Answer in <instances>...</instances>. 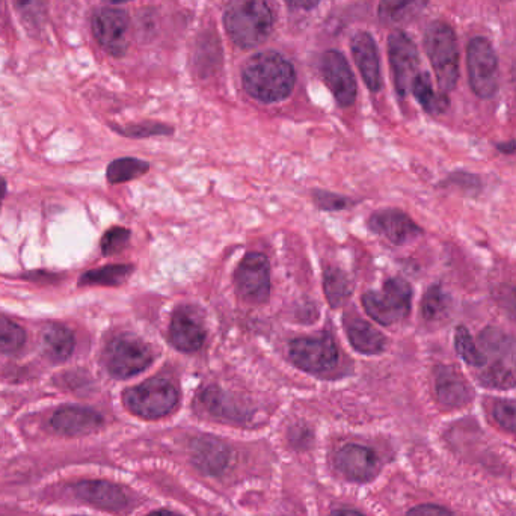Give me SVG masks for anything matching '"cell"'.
Masks as SVG:
<instances>
[{"mask_svg": "<svg viewBox=\"0 0 516 516\" xmlns=\"http://www.w3.org/2000/svg\"><path fill=\"white\" fill-rule=\"evenodd\" d=\"M242 82L252 99L262 103L281 102L295 88V68L280 53H258L243 67Z\"/></svg>", "mask_w": 516, "mask_h": 516, "instance_id": "6da1fadb", "label": "cell"}, {"mask_svg": "<svg viewBox=\"0 0 516 516\" xmlns=\"http://www.w3.org/2000/svg\"><path fill=\"white\" fill-rule=\"evenodd\" d=\"M224 23L237 46L251 49L265 43L274 31L275 11L269 0H231Z\"/></svg>", "mask_w": 516, "mask_h": 516, "instance_id": "7a4b0ae2", "label": "cell"}, {"mask_svg": "<svg viewBox=\"0 0 516 516\" xmlns=\"http://www.w3.org/2000/svg\"><path fill=\"white\" fill-rule=\"evenodd\" d=\"M480 352L485 357L477 370L480 384L488 388L509 390L516 385V340L498 328H486L479 337Z\"/></svg>", "mask_w": 516, "mask_h": 516, "instance_id": "3957f363", "label": "cell"}, {"mask_svg": "<svg viewBox=\"0 0 516 516\" xmlns=\"http://www.w3.org/2000/svg\"><path fill=\"white\" fill-rule=\"evenodd\" d=\"M424 49L434 67L438 85L444 93H449L455 88L459 77V50L455 31L447 23H432L424 35Z\"/></svg>", "mask_w": 516, "mask_h": 516, "instance_id": "277c9868", "label": "cell"}, {"mask_svg": "<svg viewBox=\"0 0 516 516\" xmlns=\"http://www.w3.org/2000/svg\"><path fill=\"white\" fill-rule=\"evenodd\" d=\"M179 403V391L168 379L151 378L124 393V405L130 412L147 420L171 414Z\"/></svg>", "mask_w": 516, "mask_h": 516, "instance_id": "5b68a950", "label": "cell"}, {"mask_svg": "<svg viewBox=\"0 0 516 516\" xmlns=\"http://www.w3.org/2000/svg\"><path fill=\"white\" fill-rule=\"evenodd\" d=\"M411 301V286L402 278H391L379 292H369L363 296L364 310L385 326L405 319L411 311Z\"/></svg>", "mask_w": 516, "mask_h": 516, "instance_id": "8992f818", "label": "cell"}, {"mask_svg": "<svg viewBox=\"0 0 516 516\" xmlns=\"http://www.w3.org/2000/svg\"><path fill=\"white\" fill-rule=\"evenodd\" d=\"M105 364L114 378L127 379L147 370L153 355L144 341L133 335H118L105 349Z\"/></svg>", "mask_w": 516, "mask_h": 516, "instance_id": "52a82bcc", "label": "cell"}, {"mask_svg": "<svg viewBox=\"0 0 516 516\" xmlns=\"http://www.w3.org/2000/svg\"><path fill=\"white\" fill-rule=\"evenodd\" d=\"M290 358L304 372L328 375L337 367L338 351L334 340L328 335L302 337L290 344Z\"/></svg>", "mask_w": 516, "mask_h": 516, "instance_id": "ba28073f", "label": "cell"}, {"mask_svg": "<svg viewBox=\"0 0 516 516\" xmlns=\"http://www.w3.org/2000/svg\"><path fill=\"white\" fill-rule=\"evenodd\" d=\"M468 77L471 90L482 99L494 96L498 88V62L491 43L476 37L468 44Z\"/></svg>", "mask_w": 516, "mask_h": 516, "instance_id": "9c48e42d", "label": "cell"}, {"mask_svg": "<svg viewBox=\"0 0 516 516\" xmlns=\"http://www.w3.org/2000/svg\"><path fill=\"white\" fill-rule=\"evenodd\" d=\"M240 295L249 302H265L271 293V266L266 255L251 252L245 255L234 274Z\"/></svg>", "mask_w": 516, "mask_h": 516, "instance_id": "30bf717a", "label": "cell"}, {"mask_svg": "<svg viewBox=\"0 0 516 516\" xmlns=\"http://www.w3.org/2000/svg\"><path fill=\"white\" fill-rule=\"evenodd\" d=\"M388 55L397 93L400 97H405L411 90L415 77L420 74L417 47L405 32H393L388 38Z\"/></svg>", "mask_w": 516, "mask_h": 516, "instance_id": "8fae6325", "label": "cell"}, {"mask_svg": "<svg viewBox=\"0 0 516 516\" xmlns=\"http://www.w3.org/2000/svg\"><path fill=\"white\" fill-rule=\"evenodd\" d=\"M320 70H322L323 80L334 94L338 105L343 108L354 105L357 100V82L348 59L340 52L329 50L323 53Z\"/></svg>", "mask_w": 516, "mask_h": 516, "instance_id": "7c38bea8", "label": "cell"}, {"mask_svg": "<svg viewBox=\"0 0 516 516\" xmlns=\"http://www.w3.org/2000/svg\"><path fill=\"white\" fill-rule=\"evenodd\" d=\"M129 16L117 8H102L93 17V34L103 49L115 56L124 55L127 49Z\"/></svg>", "mask_w": 516, "mask_h": 516, "instance_id": "4fadbf2b", "label": "cell"}, {"mask_svg": "<svg viewBox=\"0 0 516 516\" xmlns=\"http://www.w3.org/2000/svg\"><path fill=\"white\" fill-rule=\"evenodd\" d=\"M103 426V417L99 412L82 406H65L53 414L52 427L67 437L90 435Z\"/></svg>", "mask_w": 516, "mask_h": 516, "instance_id": "5bb4252c", "label": "cell"}, {"mask_svg": "<svg viewBox=\"0 0 516 516\" xmlns=\"http://www.w3.org/2000/svg\"><path fill=\"white\" fill-rule=\"evenodd\" d=\"M352 55L357 62L358 70L363 76L364 83L373 93L382 88L381 61L378 47L369 32H357L351 41Z\"/></svg>", "mask_w": 516, "mask_h": 516, "instance_id": "9a60e30c", "label": "cell"}, {"mask_svg": "<svg viewBox=\"0 0 516 516\" xmlns=\"http://www.w3.org/2000/svg\"><path fill=\"white\" fill-rule=\"evenodd\" d=\"M370 228L396 245L420 236L421 228L406 213L396 209L381 210L370 218Z\"/></svg>", "mask_w": 516, "mask_h": 516, "instance_id": "2e32d148", "label": "cell"}, {"mask_svg": "<svg viewBox=\"0 0 516 516\" xmlns=\"http://www.w3.org/2000/svg\"><path fill=\"white\" fill-rule=\"evenodd\" d=\"M74 495L85 503L93 504L100 509L118 510L126 509L129 500L120 486L105 480H83L73 486Z\"/></svg>", "mask_w": 516, "mask_h": 516, "instance_id": "e0dca14e", "label": "cell"}, {"mask_svg": "<svg viewBox=\"0 0 516 516\" xmlns=\"http://www.w3.org/2000/svg\"><path fill=\"white\" fill-rule=\"evenodd\" d=\"M338 470L351 480L367 482L378 470L375 453L363 446H346L338 452L335 459Z\"/></svg>", "mask_w": 516, "mask_h": 516, "instance_id": "ac0fdd59", "label": "cell"}, {"mask_svg": "<svg viewBox=\"0 0 516 516\" xmlns=\"http://www.w3.org/2000/svg\"><path fill=\"white\" fill-rule=\"evenodd\" d=\"M204 340H206V332L201 323L191 314L177 311L172 316L169 323V341L174 348L179 349L180 352L192 354L203 348Z\"/></svg>", "mask_w": 516, "mask_h": 516, "instance_id": "d6986e66", "label": "cell"}, {"mask_svg": "<svg viewBox=\"0 0 516 516\" xmlns=\"http://www.w3.org/2000/svg\"><path fill=\"white\" fill-rule=\"evenodd\" d=\"M437 397L447 408H461L471 400V388L453 366H441L435 373Z\"/></svg>", "mask_w": 516, "mask_h": 516, "instance_id": "ffe728a7", "label": "cell"}, {"mask_svg": "<svg viewBox=\"0 0 516 516\" xmlns=\"http://www.w3.org/2000/svg\"><path fill=\"white\" fill-rule=\"evenodd\" d=\"M344 328L355 351L364 355H378L384 352L387 340L366 320L358 316H348L344 319Z\"/></svg>", "mask_w": 516, "mask_h": 516, "instance_id": "44dd1931", "label": "cell"}, {"mask_svg": "<svg viewBox=\"0 0 516 516\" xmlns=\"http://www.w3.org/2000/svg\"><path fill=\"white\" fill-rule=\"evenodd\" d=\"M41 344H43L44 354L50 361L64 363L73 355L74 335L67 326L49 323L44 328Z\"/></svg>", "mask_w": 516, "mask_h": 516, "instance_id": "7402d4cb", "label": "cell"}, {"mask_svg": "<svg viewBox=\"0 0 516 516\" xmlns=\"http://www.w3.org/2000/svg\"><path fill=\"white\" fill-rule=\"evenodd\" d=\"M192 455H194L197 467L210 474H218L219 471L224 470L228 462L227 447L219 441L209 440V438L195 441Z\"/></svg>", "mask_w": 516, "mask_h": 516, "instance_id": "603a6c76", "label": "cell"}, {"mask_svg": "<svg viewBox=\"0 0 516 516\" xmlns=\"http://www.w3.org/2000/svg\"><path fill=\"white\" fill-rule=\"evenodd\" d=\"M427 0H381L378 14L387 23H402L414 19L426 7Z\"/></svg>", "mask_w": 516, "mask_h": 516, "instance_id": "cb8c5ba5", "label": "cell"}, {"mask_svg": "<svg viewBox=\"0 0 516 516\" xmlns=\"http://www.w3.org/2000/svg\"><path fill=\"white\" fill-rule=\"evenodd\" d=\"M129 265H109L105 268L91 269L80 277V286L118 287L126 283L132 275Z\"/></svg>", "mask_w": 516, "mask_h": 516, "instance_id": "d4e9b609", "label": "cell"}, {"mask_svg": "<svg viewBox=\"0 0 516 516\" xmlns=\"http://www.w3.org/2000/svg\"><path fill=\"white\" fill-rule=\"evenodd\" d=\"M415 99L430 114H443L449 108V99L446 94L435 93L427 74H418L411 86Z\"/></svg>", "mask_w": 516, "mask_h": 516, "instance_id": "484cf974", "label": "cell"}, {"mask_svg": "<svg viewBox=\"0 0 516 516\" xmlns=\"http://www.w3.org/2000/svg\"><path fill=\"white\" fill-rule=\"evenodd\" d=\"M150 165L144 160L132 159V157H124L117 159L108 166L106 177L111 185H120V183L130 182V180L138 179L144 176Z\"/></svg>", "mask_w": 516, "mask_h": 516, "instance_id": "4316f807", "label": "cell"}, {"mask_svg": "<svg viewBox=\"0 0 516 516\" xmlns=\"http://www.w3.org/2000/svg\"><path fill=\"white\" fill-rule=\"evenodd\" d=\"M26 343V332L14 320L0 314V352L5 355H17Z\"/></svg>", "mask_w": 516, "mask_h": 516, "instance_id": "83f0119b", "label": "cell"}, {"mask_svg": "<svg viewBox=\"0 0 516 516\" xmlns=\"http://www.w3.org/2000/svg\"><path fill=\"white\" fill-rule=\"evenodd\" d=\"M455 346L456 352L459 357L468 364V366L474 367V369H482L485 364V357L480 352L479 346H477L474 338L471 337L470 331L465 326H458L455 332Z\"/></svg>", "mask_w": 516, "mask_h": 516, "instance_id": "f1b7e54d", "label": "cell"}, {"mask_svg": "<svg viewBox=\"0 0 516 516\" xmlns=\"http://www.w3.org/2000/svg\"><path fill=\"white\" fill-rule=\"evenodd\" d=\"M14 5L26 28L31 31L43 28L47 19L46 0H14Z\"/></svg>", "mask_w": 516, "mask_h": 516, "instance_id": "f546056e", "label": "cell"}, {"mask_svg": "<svg viewBox=\"0 0 516 516\" xmlns=\"http://www.w3.org/2000/svg\"><path fill=\"white\" fill-rule=\"evenodd\" d=\"M203 402L206 408L209 409L213 414L219 415L224 418H243V412L240 411L239 406L225 396L222 391L216 390V388H209L206 393L203 394Z\"/></svg>", "mask_w": 516, "mask_h": 516, "instance_id": "4dcf8cb0", "label": "cell"}, {"mask_svg": "<svg viewBox=\"0 0 516 516\" xmlns=\"http://www.w3.org/2000/svg\"><path fill=\"white\" fill-rule=\"evenodd\" d=\"M449 305V296H447V293L444 292L441 287H430V289L427 290L426 295H424L423 305H421L424 319H441V317L446 316L447 310H449Z\"/></svg>", "mask_w": 516, "mask_h": 516, "instance_id": "1f68e13d", "label": "cell"}, {"mask_svg": "<svg viewBox=\"0 0 516 516\" xmlns=\"http://www.w3.org/2000/svg\"><path fill=\"white\" fill-rule=\"evenodd\" d=\"M325 292L329 304L337 308L348 299L351 289H349V281L337 269H328L325 272Z\"/></svg>", "mask_w": 516, "mask_h": 516, "instance_id": "d6a6232c", "label": "cell"}, {"mask_svg": "<svg viewBox=\"0 0 516 516\" xmlns=\"http://www.w3.org/2000/svg\"><path fill=\"white\" fill-rule=\"evenodd\" d=\"M130 231L123 227H114L106 231L102 239V251L105 255H115L123 251L129 243Z\"/></svg>", "mask_w": 516, "mask_h": 516, "instance_id": "836d02e7", "label": "cell"}, {"mask_svg": "<svg viewBox=\"0 0 516 516\" xmlns=\"http://www.w3.org/2000/svg\"><path fill=\"white\" fill-rule=\"evenodd\" d=\"M492 414H494L495 421L503 429L516 434V402H512V400H498L494 405V409H492Z\"/></svg>", "mask_w": 516, "mask_h": 516, "instance_id": "e575fe53", "label": "cell"}, {"mask_svg": "<svg viewBox=\"0 0 516 516\" xmlns=\"http://www.w3.org/2000/svg\"><path fill=\"white\" fill-rule=\"evenodd\" d=\"M123 135L132 136V138H147V136L165 135L172 133V129L163 126V124H141V126L127 127L120 130Z\"/></svg>", "mask_w": 516, "mask_h": 516, "instance_id": "d590c367", "label": "cell"}, {"mask_svg": "<svg viewBox=\"0 0 516 516\" xmlns=\"http://www.w3.org/2000/svg\"><path fill=\"white\" fill-rule=\"evenodd\" d=\"M316 203L319 204L322 209L326 210H338L346 207V200H344V198L335 197V195L331 194H323V192L316 194Z\"/></svg>", "mask_w": 516, "mask_h": 516, "instance_id": "8d00e7d4", "label": "cell"}, {"mask_svg": "<svg viewBox=\"0 0 516 516\" xmlns=\"http://www.w3.org/2000/svg\"><path fill=\"white\" fill-rule=\"evenodd\" d=\"M408 516H452L450 512L440 506L434 504H423V506L414 507L409 510Z\"/></svg>", "mask_w": 516, "mask_h": 516, "instance_id": "74e56055", "label": "cell"}, {"mask_svg": "<svg viewBox=\"0 0 516 516\" xmlns=\"http://www.w3.org/2000/svg\"><path fill=\"white\" fill-rule=\"evenodd\" d=\"M287 5L295 10L310 11L319 5L320 0H286Z\"/></svg>", "mask_w": 516, "mask_h": 516, "instance_id": "f35d334b", "label": "cell"}, {"mask_svg": "<svg viewBox=\"0 0 516 516\" xmlns=\"http://www.w3.org/2000/svg\"><path fill=\"white\" fill-rule=\"evenodd\" d=\"M5 194H7V182L4 179H0V209H2V203H4Z\"/></svg>", "mask_w": 516, "mask_h": 516, "instance_id": "ab89813d", "label": "cell"}, {"mask_svg": "<svg viewBox=\"0 0 516 516\" xmlns=\"http://www.w3.org/2000/svg\"><path fill=\"white\" fill-rule=\"evenodd\" d=\"M331 516H364L361 513L355 512V510H338V512L332 513Z\"/></svg>", "mask_w": 516, "mask_h": 516, "instance_id": "60d3db41", "label": "cell"}, {"mask_svg": "<svg viewBox=\"0 0 516 516\" xmlns=\"http://www.w3.org/2000/svg\"><path fill=\"white\" fill-rule=\"evenodd\" d=\"M148 516H180V515H177V513H174V512H166V510H160V512H154Z\"/></svg>", "mask_w": 516, "mask_h": 516, "instance_id": "b9f144b4", "label": "cell"}, {"mask_svg": "<svg viewBox=\"0 0 516 516\" xmlns=\"http://www.w3.org/2000/svg\"><path fill=\"white\" fill-rule=\"evenodd\" d=\"M108 4H126V2H130V0H105Z\"/></svg>", "mask_w": 516, "mask_h": 516, "instance_id": "7bdbcfd3", "label": "cell"}]
</instances>
